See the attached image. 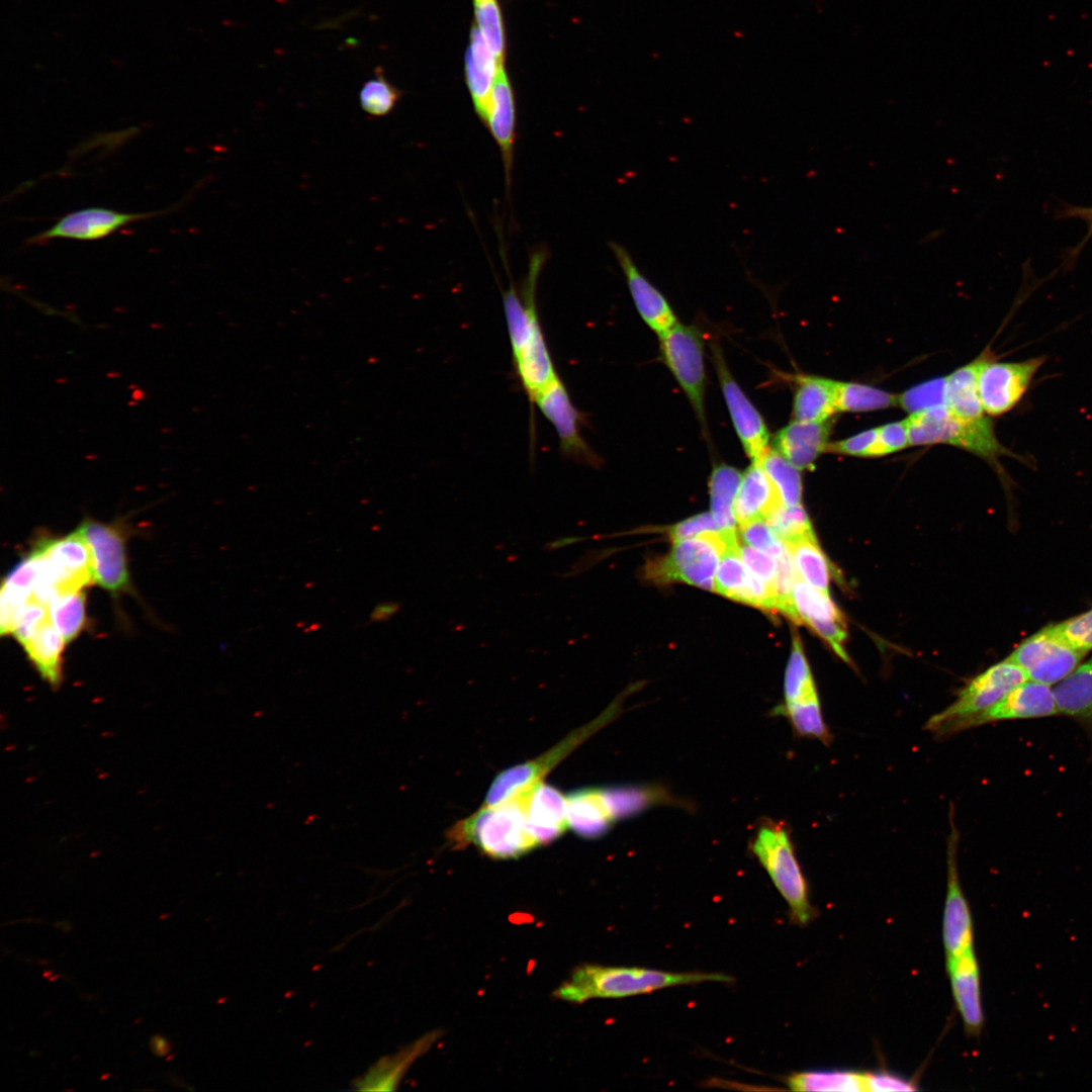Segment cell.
<instances>
[{
    "label": "cell",
    "mask_w": 1092,
    "mask_h": 1092,
    "mask_svg": "<svg viewBox=\"0 0 1092 1092\" xmlns=\"http://www.w3.org/2000/svg\"><path fill=\"white\" fill-rule=\"evenodd\" d=\"M738 469L719 464L710 479L712 515L721 530H735L734 499L741 481Z\"/></svg>",
    "instance_id": "obj_36"
},
{
    "label": "cell",
    "mask_w": 1092,
    "mask_h": 1092,
    "mask_svg": "<svg viewBox=\"0 0 1092 1092\" xmlns=\"http://www.w3.org/2000/svg\"><path fill=\"white\" fill-rule=\"evenodd\" d=\"M720 595L769 612H777L772 586L754 575L744 564L740 544L734 538L727 543L715 575V588Z\"/></svg>",
    "instance_id": "obj_19"
},
{
    "label": "cell",
    "mask_w": 1092,
    "mask_h": 1092,
    "mask_svg": "<svg viewBox=\"0 0 1092 1092\" xmlns=\"http://www.w3.org/2000/svg\"><path fill=\"white\" fill-rule=\"evenodd\" d=\"M528 830L539 845L558 838L568 826L566 797L542 781L518 794Z\"/></svg>",
    "instance_id": "obj_21"
},
{
    "label": "cell",
    "mask_w": 1092,
    "mask_h": 1092,
    "mask_svg": "<svg viewBox=\"0 0 1092 1092\" xmlns=\"http://www.w3.org/2000/svg\"><path fill=\"white\" fill-rule=\"evenodd\" d=\"M546 259L545 250L532 252L522 297L513 284L503 294L516 372L524 385L533 388L546 384L557 374L538 318L535 297Z\"/></svg>",
    "instance_id": "obj_2"
},
{
    "label": "cell",
    "mask_w": 1092,
    "mask_h": 1092,
    "mask_svg": "<svg viewBox=\"0 0 1092 1092\" xmlns=\"http://www.w3.org/2000/svg\"><path fill=\"white\" fill-rule=\"evenodd\" d=\"M452 841L473 843L492 858H516L539 846L527 827L521 798L516 795L493 806H483L452 827Z\"/></svg>",
    "instance_id": "obj_3"
},
{
    "label": "cell",
    "mask_w": 1092,
    "mask_h": 1092,
    "mask_svg": "<svg viewBox=\"0 0 1092 1092\" xmlns=\"http://www.w3.org/2000/svg\"><path fill=\"white\" fill-rule=\"evenodd\" d=\"M713 361L733 426L744 452L759 464L768 451V432L763 418L731 375L721 350L712 345Z\"/></svg>",
    "instance_id": "obj_16"
},
{
    "label": "cell",
    "mask_w": 1092,
    "mask_h": 1092,
    "mask_svg": "<svg viewBox=\"0 0 1092 1092\" xmlns=\"http://www.w3.org/2000/svg\"><path fill=\"white\" fill-rule=\"evenodd\" d=\"M793 400L794 420L825 422L836 413L834 381L832 379L799 375Z\"/></svg>",
    "instance_id": "obj_30"
},
{
    "label": "cell",
    "mask_w": 1092,
    "mask_h": 1092,
    "mask_svg": "<svg viewBox=\"0 0 1092 1092\" xmlns=\"http://www.w3.org/2000/svg\"><path fill=\"white\" fill-rule=\"evenodd\" d=\"M722 973L668 972L642 967H613L585 964L576 968L554 992L560 1000L584 1003L595 998H625L684 985L706 982L729 983Z\"/></svg>",
    "instance_id": "obj_1"
},
{
    "label": "cell",
    "mask_w": 1092,
    "mask_h": 1092,
    "mask_svg": "<svg viewBox=\"0 0 1092 1092\" xmlns=\"http://www.w3.org/2000/svg\"><path fill=\"white\" fill-rule=\"evenodd\" d=\"M65 643L49 619L22 646L41 678L53 688L59 687L63 678L62 655Z\"/></svg>",
    "instance_id": "obj_32"
},
{
    "label": "cell",
    "mask_w": 1092,
    "mask_h": 1092,
    "mask_svg": "<svg viewBox=\"0 0 1092 1092\" xmlns=\"http://www.w3.org/2000/svg\"><path fill=\"white\" fill-rule=\"evenodd\" d=\"M800 579L829 595L830 564L815 533L785 543Z\"/></svg>",
    "instance_id": "obj_34"
},
{
    "label": "cell",
    "mask_w": 1092,
    "mask_h": 1092,
    "mask_svg": "<svg viewBox=\"0 0 1092 1092\" xmlns=\"http://www.w3.org/2000/svg\"><path fill=\"white\" fill-rule=\"evenodd\" d=\"M904 422L910 445L945 443L991 461L1002 455L1014 456L998 441L987 416L964 420L944 405L911 414Z\"/></svg>",
    "instance_id": "obj_5"
},
{
    "label": "cell",
    "mask_w": 1092,
    "mask_h": 1092,
    "mask_svg": "<svg viewBox=\"0 0 1092 1092\" xmlns=\"http://www.w3.org/2000/svg\"><path fill=\"white\" fill-rule=\"evenodd\" d=\"M150 1046L152 1053L159 1058L165 1057L171 1051L170 1042L161 1034H156L151 1037Z\"/></svg>",
    "instance_id": "obj_56"
},
{
    "label": "cell",
    "mask_w": 1092,
    "mask_h": 1092,
    "mask_svg": "<svg viewBox=\"0 0 1092 1092\" xmlns=\"http://www.w3.org/2000/svg\"><path fill=\"white\" fill-rule=\"evenodd\" d=\"M1057 713L1051 686L1027 679L978 716L973 727L994 721L1038 718Z\"/></svg>",
    "instance_id": "obj_24"
},
{
    "label": "cell",
    "mask_w": 1092,
    "mask_h": 1092,
    "mask_svg": "<svg viewBox=\"0 0 1092 1092\" xmlns=\"http://www.w3.org/2000/svg\"><path fill=\"white\" fill-rule=\"evenodd\" d=\"M77 531L89 547L94 582L112 594L128 589L125 538L120 527L87 519Z\"/></svg>",
    "instance_id": "obj_14"
},
{
    "label": "cell",
    "mask_w": 1092,
    "mask_h": 1092,
    "mask_svg": "<svg viewBox=\"0 0 1092 1092\" xmlns=\"http://www.w3.org/2000/svg\"><path fill=\"white\" fill-rule=\"evenodd\" d=\"M735 530L707 532L673 542L671 551L648 562L646 577L656 583L686 582L714 590L718 561Z\"/></svg>",
    "instance_id": "obj_7"
},
{
    "label": "cell",
    "mask_w": 1092,
    "mask_h": 1092,
    "mask_svg": "<svg viewBox=\"0 0 1092 1092\" xmlns=\"http://www.w3.org/2000/svg\"><path fill=\"white\" fill-rule=\"evenodd\" d=\"M793 1091L863 1092V1073L848 1070L804 1071L786 1078Z\"/></svg>",
    "instance_id": "obj_35"
},
{
    "label": "cell",
    "mask_w": 1092,
    "mask_h": 1092,
    "mask_svg": "<svg viewBox=\"0 0 1092 1092\" xmlns=\"http://www.w3.org/2000/svg\"><path fill=\"white\" fill-rule=\"evenodd\" d=\"M813 631H815L822 639H824L833 651L845 662H849L848 655L844 648V643L847 637L846 624L844 620L841 621H812L807 624Z\"/></svg>",
    "instance_id": "obj_50"
},
{
    "label": "cell",
    "mask_w": 1092,
    "mask_h": 1092,
    "mask_svg": "<svg viewBox=\"0 0 1092 1092\" xmlns=\"http://www.w3.org/2000/svg\"><path fill=\"white\" fill-rule=\"evenodd\" d=\"M878 438L882 455L900 451L910 445L904 421L886 424L878 428Z\"/></svg>",
    "instance_id": "obj_53"
},
{
    "label": "cell",
    "mask_w": 1092,
    "mask_h": 1092,
    "mask_svg": "<svg viewBox=\"0 0 1092 1092\" xmlns=\"http://www.w3.org/2000/svg\"><path fill=\"white\" fill-rule=\"evenodd\" d=\"M55 925L57 927H59L62 931H66V932L70 931L71 928H72L71 924L68 921H62V922L56 923Z\"/></svg>",
    "instance_id": "obj_58"
},
{
    "label": "cell",
    "mask_w": 1092,
    "mask_h": 1092,
    "mask_svg": "<svg viewBox=\"0 0 1092 1092\" xmlns=\"http://www.w3.org/2000/svg\"><path fill=\"white\" fill-rule=\"evenodd\" d=\"M1043 356L1017 362H998L986 352L978 373V391L989 416L1011 411L1024 396L1043 365Z\"/></svg>",
    "instance_id": "obj_12"
},
{
    "label": "cell",
    "mask_w": 1092,
    "mask_h": 1092,
    "mask_svg": "<svg viewBox=\"0 0 1092 1092\" xmlns=\"http://www.w3.org/2000/svg\"><path fill=\"white\" fill-rule=\"evenodd\" d=\"M827 452L851 456H881L878 428L863 431L844 440L829 443Z\"/></svg>",
    "instance_id": "obj_47"
},
{
    "label": "cell",
    "mask_w": 1092,
    "mask_h": 1092,
    "mask_svg": "<svg viewBox=\"0 0 1092 1092\" xmlns=\"http://www.w3.org/2000/svg\"><path fill=\"white\" fill-rule=\"evenodd\" d=\"M620 712V706L612 703L610 707L595 721L587 726L575 731L574 735L553 747L551 751L544 753L539 758L528 761L502 771L493 780L485 797V806H493L532 788L542 777L563 758L576 744L598 729L616 718Z\"/></svg>",
    "instance_id": "obj_13"
},
{
    "label": "cell",
    "mask_w": 1092,
    "mask_h": 1092,
    "mask_svg": "<svg viewBox=\"0 0 1092 1092\" xmlns=\"http://www.w3.org/2000/svg\"><path fill=\"white\" fill-rule=\"evenodd\" d=\"M831 424L794 420L782 428L772 439V449L799 470L813 467L817 458L827 452Z\"/></svg>",
    "instance_id": "obj_25"
},
{
    "label": "cell",
    "mask_w": 1092,
    "mask_h": 1092,
    "mask_svg": "<svg viewBox=\"0 0 1092 1092\" xmlns=\"http://www.w3.org/2000/svg\"><path fill=\"white\" fill-rule=\"evenodd\" d=\"M721 531L712 513H702L674 525L669 530L673 542L693 538L707 532Z\"/></svg>",
    "instance_id": "obj_51"
},
{
    "label": "cell",
    "mask_w": 1092,
    "mask_h": 1092,
    "mask_svg": "<svg viewBox=\"0 0 1092 1092\" xmlns=\"http://www.w3.org/2000/svg\"><path fill=\"white\" fill-rule=\"evenodd\" d=\"M783 505L778 489L760 464L751 463L741 477L734 499V516L739 526L765 520Z\"/></svg>",
    "instance_id": "obj_28"
},
{
    "label": "cell",
    "mask_w": 1092,
    "mask_h": 1092,
    "mask_svg": "<svg viewBox=\"0 0 1092 1092\" xmlns=\"http://www.w3.org/2000/svg\"><path fill=\"white\" fill-rule=\"evenodd\" d=\"M86 596L83 589L56 595L49 603L50 619L66 643L74 640L86 622Z\"/></svg>",
    "instance_id": "obj_37"
},
{
    "label": "cell",
    "mask_w": 1092,
    "mask_h": 1092,
    "mask_svg": "<svg viewBox=\"0 0 1092 1092\" xmlns=\"http://www.w3.org/2000/svg\"><path fill=\"white\" fill-rule=\"evenodd\" d=\"M173 1057H174V1055H172V1056L168 1057V1058L166 1059V1061H170V1060H171V1059H172Z\"/></svg>",
    "instance_id": "obj_62"
},
{
    "label": "cell",
    "mask_w": 1092,
    "mask_h": 1092,
    "mask_svg": "<svg viewBox=\"0 0 1092 1092\" xmlns=\"http://www.w3.org/2000/svg\"><path fill=\"white\" fill-rule=\"evenodd\" d=\"M472 4L476 27L498 64L504 65L506 33L498 0H472Z\"/></svg>",
    "instance_id": "obj_42"
},
{
    "label": "cell",
    "mask_w": 1092,
    "mask_h": 1092,
    "mask_svg": "<svg viewBox=\"0 0 1092 1092\" xmlns=\"http://www.w3.org/2000/svg\"><path fill=\"white\" fill-rule=\"evenodd\" d=\"M51 973H52L51 971H50V972H44V973L42 974V976H43V977H48V976H50V975H51Z\"/></svg>",
    "instance_id": "obj_60"
},
{
    "label": "cell",
    "mask_w": 1092,
    "mask_h": 1092,
    "mask_svg": "<svg viewBox=\"0 0 1092 1092\" xmlns=\"http://www.w3.org/2000/svg\"><path fill=\"white\" fill-rule=\"evenodd\" d=\"M568 826L581 837L598 838L618 822L605 788H583L566 797Z\"/></svg>",
    "instance_id": "obj_26"
},
{
    "label": "cell",
    "mask_w": 1092,
    "mask_h": 1092,
    "mask_svg": "<svg viewBox=\"0 0 1092 1092\" xmlns=\"http://www.w3.org/2000/svg\"><path fill=\"white\" fill-rule=\"evenodd\" d=\"M759 464L775 484L784 505H801L802 480L799 469L772 448L768 449Z\"/></svg>",
    "instance_id": "obj_40"
},
{
    "label": "cell",
    "mask_w": 1092,
    "mask_h": 1092,
    "mask_svg": "<svg viewBox=\"0 0 1092 1092\" xmlns=\"http://www.w3.org/2000/svg\"><path fill=\"white\" fill-rule=\"evenodd\" d=\"M533 402L554 427L563 456L592 466L599 464V457L580 434L581 415L559 376L542 388Z\"/></svg>",
    "instance_id": "obj_15"
},
{
    "label": "cell",
    "mask_w": 1092,
    "mask_h": 1092,
    "mask_svg": "<svg viewBox=\"0 0 1092 1092\" xmlns=\"http://www.w3.org/2000/svg\"><path fill=\"white\" fill-rule=\"evenodd\" d=\"M465 82L474 110L485 123L491 89L499 65L495 56L484 41L476 25L470 30V40L465 54Z\"/></svg>",
    "instance_id": "obj_27"
},
{
    "label": "cell",
    "mask_w": 1092,
    "mask_h": 1092,
    "mask_svg": "<svg viewBox=\"0 0 1092 1092\" xmlns=\"http://www.w3.org/2000/svg\"><path fill=\"white\" fill-rule=\"evenodd\" d=\"M400 609V604L392 601L383 602L375 606L370 614V623H383L388 621Z\"/></svg>",
    "instance_id": "obj_55"
},
{
    "label": "cell",
    "mask_w": 1092,
    "mask_h": 1092,
    "mask_svg": "<svg viewBox=\"0 0 1092 1092\" xmlns=\"http://www.w3.org/2000/svg\"><path fill=\"white\" fill-rule=\"evenodd\" d=\"M609 246L624 274L634 305L645 324L658 336L677 324L668 300L644 275L629 251L617 242H610Z\"/></svg>",
    "instance_id": "obj_20"
},
{
    "label": "cell",
    "mask_w": 1092,
    "mask_h": 1092,
    "mask_svg": "<svg viewBox=\"0 0 1092 1092\" xmlns=\"http://www.w3.org/2000/svg\"><path fill=\"white\" fill-rule=\"evenodd\" d=\"M792 601L797 616L796 623L808 624L812 621H841L843 615L836 605L825 594L806 581L797 578L793 592Z\"/></svg>",
    "instance_id": "obj_38"
},
{
    "label": "cell",
    "mask_w": 1092,
    "mask_h": 1092,
    "mask_svg": "<svg viewBox=\"0 0 1092 1092\" xmlns=\"http://www.w3.org/2000/svg\"><path fill=\"white\" fill-rule=\"evenodd\" d=\"M740 555L746 567L754 575L774 585L777 572V561L774 557L747 544L740 545Z\"/></svg>",
    "instance_id": "obj_49"
},
{
    "label": "cell",
    "mask_w": 1092,
    "mask_h": 1092,
    "mask_svg": "<svg viewBox=\"0 0 1092 1092\" xmlns=\"http://www.w3.org/2000/svg\"><path fill=\"white\" fill-rule=\"evenodd\" d=\"M585 538H583V537H574V536L562 537V538L556 539L554 541L548 542L544 546V548L546 550H548V551H554L556 549L578 543V542H580V541H582Z\"/></svg>",
    "instance_id": "obj_57"
},
{
    "label": "cell",
    "mask_w": 1092,
    "mask_h": 1092,
    "mask_svg": "<svg viewBox=\"0 0 1092 1092\" xmlns=\"http://www.w3.org/2000/svg\"><path fill=\"white\" fill-rule=\"evenodd\" d=\"M1060 216L1063 217V218H1078V219H1081L1088 226V231H1087V234H1086L1084 240L1070 252V257L1068 258V260H1072L1073 258L1077 257V255L1080 253V251L1082 250L1084 245L1092 237V206L1088 207V206L1066 205L1063 209H1061Z\"/></svg>",
    "instance_id": "obj_54"
},
{
    "label": "cell",
    "mask_w": 1092,
    "mask_h": 1092,
    "mask_svg": "<svg viewBox=\"0 0 1092 1092\" xmlns=\"http://www.w3.org/2000/svg\"><path fill=\"white\" fill-rule=\"evenodd\" d=\"M663 362L688 396L700 422L705 424L704 341L695 326L675 324L659 335Z\"/></svg>",
    "instance_id": "obj_9"
},
{
    "label": "cell",
    "mask_w": 1092,
    "mask_h": 1092,
    "mask_svg": "<svg viewBox=\"0 0 1092 1092\" xmlns=\"http://www.w3.org/2000/svg\"><path fill=\"white\" fill-rule=\"evenodd\" d=\"M765 521L784 543L814 533L808 515L801 505H783L776 509Z\"/></svg>",
    "instance_id": "obj_43"
},
{
    "label": "cell",
    "mask_w": 1092,
    "mask_h": 1092,
    "mask_svg": "<svg viewBox=\"0 0 1092 1092\" xmlns=\"http://www.w3.org/2000/svg\"><path fill=\"white\" fill-rule=\"evenodd\" d=\"M836 412H869L897 404V395L853 382L834 381Z\"/></svg>",
    "instance_id": "obj_39"
},
{
    "label": "cell",
    "mask_w": 1092,
    "mask_h": 1092,
    "mask_svg": "<svg viewBox=\"0 0 1092 1092\" xmlns=\"http://www.w3.org/2000/svg\"><path fill=\"white\" fill-rule=\"evenodd\" d=\"M49 619L48 606L31 598L21 612L12 634L23 646Z\"/></svg>",
    "instance_id": "obj_48"
},
{
    "label": "cell",
    "mask_w": 1092,
    "mask_h": 1092,
    "mask_svg": "<svg viewBox=\"0 0 1092 1092\" xmlns=\"http://www.w3.org/2000/svg\"><path fill=\"white\" fill-rule=\"evenodd\" d=\"M750 850L786 901L792 921L800 926L811 922L816 910L785 824L761 820L752 836Z\"/></svg>",
    "instance_id": "obj_4"
},
{
    "label": "cell",
    "mask_w": 1092,
    "mask_h": 1092,
    "mask_svg": "<svg viewBox=\"0 0 1092 1092\" xmlns=\"http://www.w3.org/2000/svg\"><path fill=\"white\" fill-rule=\"evenodd\" d=\"M784 696V704L774 713L786 717L799 736L830 743L832 736L824 721L816 685L798 635L794 636L786 668Z\"/></svg>",
    "instance_id": "obj_8"
},
{
    "label": "cell",
    "mask_w": 1092,
    "mask_h": 1092,
    "mask_svg": "<svg viewBox=\"0 0 1092 1092\" xmlns=\"http://www.w3.org/2000/svg\"><path fill=\"white\" fill-rule=\"evenodd\" d=\"M58 978H59V976H55V977L49 978V981H51V982H52V981H55V980H57Z\"/></svg>",
    "instance_id": "obj_59"
},
{
    "label": "cell",
    "mask_w": 1092,
    "mask_h": 1092,
    "mask_svg": "<svg viewBox=\"0 0 1092 1092\" xmlns=\"http://www.w3.org/2000/svg\"><path fill=\"white\" fill-rule=\"evenodd\" d=\"M1027 679L1025 671L1006 658L971 679L954 702L933 715L925 728L941 737L973 727L978 716Z\"/></svg>",
    "instance_id": "obj_6"
},
{
    "label": "cell",
    "mask_w": 1092,
    "mask_h": 1092,
    "mask_svg": "<svg viewBox=\"0 0 1092 1092\" xmlns=\"http://www.w3.org/2000/svg\"><path fill=\"white\" fill-rule=\"evenodd\" d=\"M35 548L40 556L35 586L58 595L94 582L90 550L77 530L60 539L40 541Z\"/></svg>",
    "instance_id": "obj_10"
},
{
    "label": "cell",
    "mask_w": 1092,
    "mask_h": 1092,
    "mask_svg": "<svg viewBox=\"0 0 1092 1092\" xmlns=\"http://www.w3.org/2000/svg\"><path fill=\"white\" fill-rule=\"evenodd\" d=\"M1053 693L1059 713L1092 720V658L1058 682Z\"/></svg>",
    "instance_id": "obj_33"
},
{
    "label": "cell",
    "mask_w": 1092,
    "mask_h": 1092,
    "mask_svg": "<svg viewBox=\"0 0 1092 1092\" xmlns=\"http://www.w3.org/2000/svg\"><path fill=\"white\" fill-rule=\"evenodd\" d=\"M1083 655L1051 624L1021 642L1007 659L1021 667L1028 679L1053 686L1070 674Z\"/></svg>",
    "instance_id": "obj_11"
},
{
    "label": "cell",
    "mask_w": 1092,
    "mask_h": 1092,
    "mask_svg": "<svg viewBox=\"0 0 1092 1092\" xmlns=\"http://www.w3.org/2000/svg\"><path fill=\"white\" fill-rule=\"evenodd\" d=\"M985 355L946 377V406L961 419L976 420L986 416L978 391V373Z\"/></svg>",
    "instance_id": "obj_31"
},
{
    "label": "cell",
    "mask_w": 1092,
    "mask_h": 1092,
    "mask_svg": "<svg viewBox=\"0 0 1092 1092\" xmlns=\"http://www.w3.org/2000/svg\"><path fill=\"white\" fill-rule=\"evenodd\" d=\"M374 73V78L363 84L359 92V102L365 113L382 117L395 108L402 92L385 78L381 67H377Z\"/></svg>",
    "instance_id": "obj_41"
},
{
    "label": "cell",
    "mask_w": 1092,
    "mask_h": 1092,
    "mask_svg": "<svg viewBox=\"0 0 1092 1092\" xmlns=\"http://www.w3.org/2000/svg\"><path fill=\"white\" fill-rule=\"evenodd\" d=\"M863 1085L866 1092L913 1091L917 1089L910 1080L884 1071L863 1073Z\"/></svg>",
    "instance_id": "obj_52"
},
{
    "label": "cell",
    "mask_w": 1092,
    "mask_h": 1092,
    "mask_svg": "<svg viewBox=\"0 0 1092 1092\" xmlns=\"http://www.w3.org/2000/svg\"><path fill=\"white\" fill-rule=\"evenodd\" d=\"M167 211L122 212L105 207L78 209L60 217L50 229L28 239V244H42L53 239L96 241L106 238L134 221L152 218Z\"/></svg>",
    "instance_id": "obj_18"
},
{
    "label": "cell",
    "mask_w": 1092,
    "mask_h": 1092,
    "mask_svg": "<svg viewBox=\"0 0 1092 1092\" xmlns=\"http://www.w3.org/2000/svg\"><path fill=\"white\" fill-rule=\"evenodd\" d=\"M946 970L965 1029L971 1034H977L982 1028L984 1017L979 965L974 947L959 956L946 958Z\"/></svg>",
    "instance_id": "obj_23"
},
{
    "label": "cell",
    "mask_w": 1092,
    "mask_h": 1092,
    "mask_svg": "<svg viewBox=\"0 0 1092 1092\" xmlns=\"http://www.w3.org/2000/svg\"><path fill=\"white\" fill-rule=\"evenodd\" d=\"M108 1076H109V1074H105V1075H102V1077L100 1078V1080L106 1079V1078H107Z\"/></svg>",
    "instance_id": "obj_61"
},
{
    "label": "cell",
    "mask_w": 1092,
    "mask_h": 1092,
    "mask_svg": "<svg viewBox=\"0 0 1092 1092\" xmlns=\"http://www.w3.org/2000/svg\"><path fill=\"white\" fill-rule=\"evenodd\" d=\"M438 1032L429 1033L402 1051L380 1059L362 1077L355 1081L360 1091L395 1090L407 1069L436 1040Z\"/></svg>",
    "instance_id": "obj_29"
},
{
    "label": "cell",
    "mask_w": 1092,
    "mask_h": 1092,
    "mask_svg": "<svg viewBox=\"0 0 1092 1092\" xmlns=\"http://www.w3.org/2000/svg\"><path fill=\"white\" fill-rule=\"evenodd\" d=\"M953 808L949 810L950 831L947 837V886L942 919L945 957L952 958L973 948V921L961 888L958 871L959 831Z\"/></svg>",
    "instance_id": "obj_17"
},
{
    "label": "cell",
    "mask_w": 1092,
    "mask_h": 1092,
    "mask_svg": "<svg viewBox=\"0 0 1092 1092\" xmlns=\"http://www.w3.org/2000/svg\"><path fill=\"white\" fill-rule=\"evenodd\" d=\"M740 534L745 544L765 552L775 559L786 549L785 543L777 536L765 520H754L741 525Z\"/></svg>",
    "instance_id": "obj_45"
},
{
    "label": "cell",
    "mask_w": 1092,
    "mask_h": 1092,
    "mask_svg": "<svg viewBox=\"0 0 1092 1092\" xmlns=\"http://www.w3.org/2000/svg\"><path fill=\"white\" fill-rule=\"evenodd\" d=\"M484 125L499 148L509 188L516 140V102L512 83L504 65L499 66L496 73Z\"/></svg>",
    "instance_id": "obj_22"
},
{
    "label": "cell",
    "mask_w": 1092,
    "mask_h": 1092,
    "mask_svg": "<svg viewBox=\"0 0 1092 1092\" xmlns=\"http://www.w3.org/2000/svg\"><path fill=\"white\" fill-rule=\"evenodd\" d=\"M897 404L915 414L946 405V377L935 378L897 395Z\"/></svg>",
    "instance_id": "obj_44"
},
{
    "label": "cell",
    "mask_w": 1092,
    "mask_h": 1092,
    "mask_svg": "<svg viewBox=\"0 0 1092 1092\" xmlns=\"http://www.w3.org/2000/svg\"><path fill=\"white\" fill-rule=\"evenodd\" d=\"M1055 626L1077 650L1086 654L1092 649V609Z\"/></svg>",
    "instance_id": "obj_46"
}]
</instances>
